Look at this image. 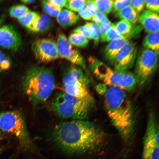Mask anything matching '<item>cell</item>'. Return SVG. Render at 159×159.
I'll use <instances>...</instances> for the list:
<instances>
[{
	"label": "cell",
	"instance_id": "cell-1",
	"mask_svg": "<svg viewBox=\"0 0 159 159\" xmlns=\"http://www.w3.org/2000/svg\"><path fill=\"white\" fill-rule=\"evenodd\" d=\"M51 139L67 153L89 156L101 154L107 140L102 129L85 120H73L56 125L52 132Z\"/></svg>",
	"mask_w": 159,
	"mask_h": 159
},
{
	"label": "cell",
	"instance_id": "cell-2",
	"mask_svg": "<svg viewBox=\"0 0 159 159\" xmlns=\"http://www.w3.org/2000/svg\"><path fill=\"white\" fill-rule=\"evenodd\" d=\"M96 89L104 96L105 109L112 125L125 141L130 140L134 130V111L126 92L103 83L97 85Z\"/></svg>",
	"mask_w": 159,
	"mask_h": 159
},
{
	"label": "cell",
	"instance_id": "cell-3",
	"mask_svg": "<svg viewBox=\"0 0 159 159\" xmlns=\"http://www.w3.org/2000/svg\"><path fill=\"white\" fill-rule=\"evenodd\" d=\"M55 87L52 71L44 67L30 68L24 77L22 85L24 93L34 107L45 102Z\"/></svg>",
	"mask_w": 159,
	"mask_h": 159
},
{
	"label": "cell",
	"instance_id": "cell-4",
	"mask_svg": "<svg viewBox=\"0 0 159 159\" xmlns=\"http://www.w3.org/2000/svg\"><path fill=\"white\" fill-rule=\"evenodd\" d=\"M94 99L79 98L64 92L57 93L52 100L50 109L57 116L64 119L85 120L94 107Z\"/></svg>",
	"mask_w": 159,
	"mask_h": 159
},
{
	"label": "cell",
	"instance_id": "cell-5",
	"mask_svg": "<svg viewBox=\"0 0 159 159\" xmlns=\"http://www.w3.org/2000/svg\"><path fill=\"white\" fill-rule=\"evenodd\" d=\"M89 61L93 73L107 86L116 87L125 91L132 90L134 88L137 82L134 75L132 73L113 70L94 57H91Z\"/></svg>",
	"mask_w": 159,
	"mask_h": 159
},
{
	"label": "cell",
	"instance_id": "cell-6",
	"mask_svg": "<svg viewBox=\"0 0 159 159\" xmlns=\"http://www.w3.org/2000/svg\"><path fill=\"white\" fill-rule=\"evenodd\" d=\"M0 129L2 132L14 136L22 148L27 150L33 148L26 123L20 113L12 111L0 113Z\"/></svg>",
	"mask_w": 159,
	"mask_h": 159
},
{
	"label": "cell",
	"instance_id": "cell-7",
	"mask_svg": "<svg viewBox=\"0 0 159 159\" xmlns=\"http://www.w3.org/2000/svg\"><path fill=\"white\" fill-rule=\"evenodd\" d=\"M158 53L145 48L139 54L136 61L135 76L140 86L146 84L156 71L158 65Z\"/></svg>",
	"mask_w": 159,
	"mask_h": 159
},
{
	"label": "cell",
	"instance_id": "cell-8",
	"mask_svg": "<svg viewBox=\"0 0 159 159\" xmlns=\"http://www.w3.org/2000/svg\"><path fill=\"white\" fill-rule=\"evenodd\" d=\"M32 48L36 58L41 62L47 63L59 57L56 43L50 39L37 40Z\"/></svg>",
	"mask_w": 159,
	"mask_h": 159
},
{
	"label": "cell",
	"instance_id": "cell-9",
	"mask_svg": "<svg viewBox=\"0 0 159 159\" xmlns=\"http://www.w3.org/2000/svg\"><path fill=\"white\" fill-rule=\"evenodd\" d=\"M56 43L59 57L66 59L74 65L85 68V64L82 56L73 47L63 33L59 34Z\"/></svg>",
	"mask_w": 159,
	"mask_h": 159
},
{
	"label": "cell",
	"instance_id": "cell-10",
	"mask_svg": "<svg viewBox=\"0 0 159 159\" xmlns=\"http://www.w3.org/2000/svg\"><path fill=\"white\" fill-rule=\"evenodd\" d=\"M138 54L136 43H127L119 52L114 63L115 70L118 72L128 71L134 65Z\"/></svg>",
	"mask_w": 159,
	"mask_h": 159
},
{
	"label": "cell",
	"instance_id": "cell-11",
	"mask_svg": "<svg viewBox=\"0 0 159 159\" xmlns=\"http://www.w3.org/2000/svg\"><path fill=\"white\" fill-rule=\"evenodd\" d=\"M62 83L64 92L79 98L92 97L89 90V85L84 84L67 73L63 77Z\"/></svg>",
	"mask_w": 159,
	"mask_h": 159
},
{
	"label": "cell",
	"instance_id": "cell-12",
	"mask_svg": "<svg viewBox=\"0 0 159 159\" xmlns=\"http://www.w3.org/2000/svg\"><path fill=\"white\" fill-rule=\"evenodd\" d=\"M22 45L20 36L12 26L5 25L0 27V46L16 52Z\"/></svg>",
	"mask_w": 159,
	"mask_h": 159
},
{
	"label": "cell",
	"instance_id": "cell-13",
	"mask_svg": "<svg viewBox=\"0 0 159 159\" xmlns=\"http://www.w3.org/2000/svg\"><path fill=\"white\" fill-rule=\"evenodd\" d=\"M158 124L156 116L153 112L149 113L146 130L144 135L143 144L159 146Z\"/></svg>",
	"mask_w": 159,
	"mask_h": 159
},
{
	"label": "cell",
	"instance_id": "cell-14",
	"mask_svg": "<svg viewBox=\"0 0 159 159\" xmlns=\"http://www.w3.org/2000/svg\"><path fill=\"white\" fill-rule=\"evenodd\" d=\"M159 16L153 12L144 10L139 16L138 21L148 33L159 32Z\"/></svg>",
	"mask_w": 159,
	"mask_h": 159
},
{
	"label": "cell",
	"instance_id": "cell-15",
	"mask_svg": "<svg viewBox=\"0 0 159 159\" xmlns=\"http://www.w3.org/2000/svg\"><path fill=\"white\" fill-rule=\"evenodd\" d=\"M127 39H119L109 42L104 50L105 59L111 64H114L115 58L123 47L129 41Z\"/></svg>",
	"mask_w": 159,
	"mask_h": 159
},
{
	"label": "cell",
	"instance_id": "cell-16",
	"mask_svg": "<svg viewBox=\"0 0 159 159\" xmlns=\"http://www.w3.org/2000/svg\"><path fill=\"white\" fill-rule=\"evenodd\" d=\"M79 19L78 15L68 9L61 10L57 17V23L63 27H67L75 25Z\"/></svg>",
	"mask_w": 159,
	"mask_h": 159
},
{
	"label": "cell",
	"instance_id": "cell-17",
	"mask_svg": "<svg viewBox=\"0 0 159 159\" xmlns=\"http://www.w3.org/2000/svg\"><path fill=\"white\" fill-rule=\"evenodd\" d=\"M39 15L36 12L30 11L18 20L20 24L23 26L34 32Z\"/></svg>",
	"mask_w": 159,
	"mask_h": 159
},
{
	"label": "cell",
	"instance_id": "cell-18",
	"mask_svg": "<svg viewBox=\"0 0 159 159\" xmlns=\"http://www.w3.org/2000/svg\"><path fill=\"white\" fill-rule=\"evenodd\" d=\"M116 17L121 20H125L132 24L136 23L138 20L139 15L130 5L116 13Z\"/></svg>",
	"mask_w": 159,
	"mask_h": 159
},
{
	"label": "cell",
	"instance_id": "cell-19",
	"mask_svg": "<svg viewBox=\"0 0 159 159\" xmlns=\"http://www.w3.org/2000/svg\"><path fill=\"white\" fill-rule=\"evenodd\" d=\"M117 31L122 37L129 39L133 36L136 29H134L133 24L126 20H121L116 24H115Z\"/></svg>",
	"mask_w": 159,
	"mask_h": 159
},
{
	"label": "cell",
	"instance_id": "cell-20",
	"mask_svg": "<svg viewBox=\"0 0 159 159\" xmlns=\"http://www.w3.org/2000/svg\"><path fill=\"white\" fill-rule=\"evenodd\" d=\"M159 32L148 33L144 37L143 46L145 48L159 53Z\"/></svg>",
	"mask_w": 159,
	"mask_h": 159
},
{
	"label": "cell",
	"instance_id": "cell-21",
	"mask_svg": "<svg viewBox=\"0 0 159 159\" xmlns=\"http://www.w3.org/2000/svg\"><path fill=\"white\" fill-rule=\"evenodd\" d=\"M96 7L92 0L86 1V5L79 12V14L83 19L90 20L97 12Z\"/></svg>",
	"mask_w": 159,
	"mask_h": 159
},
{
	"label": "cell",
	"instance_id": "cell-22",
	"mask_svg": "<svg viewBox=\"0 0 159 159\" xmlns=\"http://www.w3.org/2000/svg\"><path fill=\"white\" fill-rule=\"evenodd\" d=\"M51 24L52 20L48 16L43 14L40 15L34 32L44 33L50 29Z\"/></svg>",
	"mask_w": 159,
	"mask_h": 159
},
{
	"label": "cell",
	"instance_id": "cell-23",
	"mask_svg": "<svg viewBox=\"0 0 159 159\" xmlns=\"http://www.w3.org/2000/svg\"><path fill=\"white\" fill-rule=\"evenodd\" d=\"M142 159H159V146L143 145Z\"/></svg>",
	"mask_w": 159,
	"mask_h": 159
},
{
	"label": "cell",
	"instance_id": "cell-24",
	"mask_svg": "<svg viewBox=\"0 0 159 159\" xmlns=\"http://www.w3.org/2000/svg\"><path fill=\"white\" fill-rule=\"evenodd\" d=\"M97 11L108 14L112 11L114 7L113 0H92Z\"/></svg>",
	"mask_w": 159,
	"mask_h": 159
},
{
	"label": "cell",
	"instance_id": "cell-25",
	"mask_svg": "<svg viewBox=\"0 0 159 159\" xmlns=\"http://www.w3.org/2000/svg\"><path fill=\"white\" fill-rule=\"evenodd\" d=\"M68 40L72 45L78 47H85L88 45L89 39L79 33H73L69 35Z\"/></svg>",
	"mask_w": 159,
	"mask_h": 159
},
{
	"label": "cell",
	"instance_id": "cell-26",
	"mask_svg": "<svg viewBox=\"0 0 159 159\" xmlns=\"http://www.w3.org/2000/svg\"><path fill=\"white\" fill-rule=\"evenodd\" d=\"M121 36L117 31L114 23H112L110 29L107 32L104 36L101 38L102 42H110L122 39H125Z\"/></svg>",
	"mask_w": 159,
	"mask_h": 159
},
{
	"label": "cell",
	"instance_id": "cell-27",
	"mask_svg": "<svg viewBox=\"0 0 159 159\" xmlns=\"http://www.w3.org/2000/svg\"><path fill=\"white\" fill-rule=\"evenodd\" d=\"M67 73L81 82L89 85V82L88 77L80 67L72 66L70 68Z\"/></svg>",
	"mask_w": 159,
	"mask_h": 159
},
{
	"label": "cell",
	"instance_id": "cell-28",
	"mask_svg": "<svg viewBox=\"0 0 159 159\" xmlns=\"http://www.w3.org/2000/svg\"><path fill=\"white\" fill-rule=\"evenodd\" d=\"M30 11L28 8L25 5H18L13 6L10 8L9 13L11 17L18 19Z\"/></svg>",
	"mask_w": 159,
	"mask_h": 159
},
{
	"label": "cell",
	"instance_id": "cell-29",
	"mask_svg": "<svg viewBox=\"0 0 159 159\" xmlns=\"http://www.w3.org/2000/svg\"><path fill=\"white\" fill-rule=\"evenodd\" d=\"M86 1L85 0H69L65 7L71 11L79 12L86 5Z\"/></svg>",
	"mask_w": 159,
	"mask_h": 159
},
{
	"label": "cell",
	"instance_id": "cell-30",
	"mask_svg": "<svg viewBox=\"0 0 159 159\" xmlns=\"http://www.w3.org/2000/svg\"><path fill=\"white\" fill-rule=\"evenodd\" d=\"M42 4L43 11L47 15L52 17H57L61 11V10L57 9L50 4L47 1H42Z\"/></svg>",
	"mask_w": 159,
	"mask_h": 159
},
{
	"label": "cell",
	"instance_id": "cell-31",
	"mask_svg": "<svg viewBox=\"0 0 159 159\" xmlns=\"http://www.w3.org/2000/svg\"><path fill=\"white\" fill-rule=\"evenodd\" d=\"M87 26L90 28L92 33V39L94 41L95 43L98 44L101 38L100 31L98 26L94 23L87 22L86 23Z\"/></svg>",
	"mask_w": 159,
	"mask_h": 159
},
{
	"label": "cell",
	"instance_id": "cell-32",
	"mask_svg": "<svg viewBox=\"0 0 159 159\" xmlns=\"http://www.w3.org/2000/svg\"><path fill=\"white\" fill-rule=\"evenodd\" d=\"M11 62L9 57L0 51V72L9 69Z\"/></svg>",
	"mask_w": 159,
	"mask_h": 159
},
{
	"label": "cell",
	"instance_id": "cell-33",
	"mask_svg": "<svg viewBox=\"0 0 159 159\" xmlns=\"http://www.w3.org/2000/svg\"><path fill=\"white\" fill-rule=\"evenodd\" d=\"M73 33H79L89 40L92 39V33L91 30L86 25L76 28L73 30Z\"/></svg>",
	"mask_w": 159,
	"mask_h": 159
},
{
	"label": "cell",
	"instance_id": "cell-34",
	"mask_svg": "<svg viewBox=\"0 0 159 159\" xmlns=\"http://www.w3.org/2000/svg\"><path fill=\"white\" fill-rule=\"evenodd\" d=\"M130 0H115L114 1V11L118 13L121 10L125 8L129 5H130Z\"/></svg>",
	"mask_w": 159,
	"mask_h": 159
},
{
	"label": "cell",
	"instance_id": "cell-35",
	"mask_svg": "<svg viewBox=\"0 0 159 159\" xmlns=\"http://www.w3.org/2000/svg\"><path fill=\"white\" fill-rule=\"evenodd\" d=\"M145 5L148 11L153 12L158 15L159 12V1H145Z\"/></svg>",
	"mask_w": 159,
	"mask_h": 159
},
{
	"label": "cell",
	"instance_id": "cell-36",
	"mask_svg": "<svg viewBox=\"0 0 159 159\" xmlns=\"http://www.w3.org/2000/svg\"><path fill=\"white\" fill-rule=\"evenodd\" d=\"M130 5L138 14L143 11L145 6V0H132L130 1Z\"/></svg>",
	"mask_w": 159,
	"mask_h": 159
},
{
	"label": "cell",
	"instance_id": "cell-37",
	"mask_svg": "<svg viewBox=\"0 0 159 159\" xmlns=\"http://www.w3.org/2000/svg\"><path fill=\"white\" fill-rule=\"evenodd\" d=\"M108 20L107 15L101 12L97 11L91 20L94 22L93 23L98 25Z\"/></svg>",
	"mask_w": 159,
	"mask_h": 159
},
{
	"label": "cell",
	"instance_id": "cell-38",
	"mask_svg": "<svg viewBox=\"0 0 159 159\" xmlns=\"http://www.w3.org/2000/svg\"><path fill=\"white\" fill-rule=\"evenodd\" d=\"M112 23L108 20L101 24L97 25L98 27L99 31H100L101 38L104 36L105 34L108 31L109 29H110Z\"/></svg>",
	"mask_w": 159,
	"mask_h": 159
},
{
	"label": "cell",
	"instance_id": "cell-39",
	"mask_svg": "<svg viewBox=\"0 0 159 159\" xmlns=\"http://www.w3.org/2000/svg\"><path fill=\"white\" fill-rule=\"evenodd\" d=\"M67 0H49L47 1L50 4L57 9L61 10L63 7H65L67 2Z\"/></svg>",
	"mask_w": 159,
	"mask_h": 159
},
{
	"label": "cell",
	"instance_id": "cell-40",
	"mask_svg": "<svg viewBox=\"0 0 159 159\" xmlns=\"http://www.w3.org/2000/svg\"><path fill=\"white\" fill-rule=\"evenodd\" d=\"M21 2L24 3L26 4H31L35 2L36 1L34 0H23Z\"/></svg>",
	"mask_w": 159,
	"mask_h": 159
},
{
	"label": "cell",
	"instance_id": "cell-41",
	"mask_svg": "<svg viewBox=\"0 0 159 159\" xmlns=\"http://www.w3.org/2000/svg\"><path fill=\"white\" fill-rule=\"evenodd\" d=\"M3 21V18L2 17L0 16V27H1V26L2 25V22Z\"/></svg>",
	"mask_w": 159,
	"mask_h": 159
},
{
	"label": "cell",
	"instance_id": "cell-42",
	"mask_svg": "<svg viewBox=\"0 0 159 159\" xmlns=\"http://www.w3.org/2000/svg\"><path fill=\"white\" fill-rule=\"evenodd\" d=\"M2 134L1 132H0V140H1V139H2Z\"/></svg>",
	"mask_w": 159,
	"mask_h": 159
},
{
	"label": "cell",
	"instance_id": "cell-43",
	"mask_svg": "<svg viewBox=\"0 0 159 159\" xmlns=\"http://www.w3.org/2000/svg\"><path fill=\"white\" fill-rule=\"evenodd\" d=\"M1 2V1H0V2Z\"/></svg>",
	"mask_w": 159,
	"mask_h": 159
}]
</instances>
